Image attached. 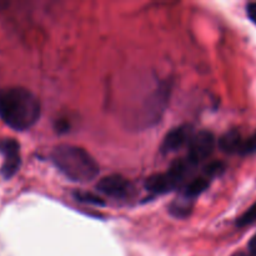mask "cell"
I'll use <instances>...</instances> for the list:
<instances>
[{"instance_id":"cell-4","label":"cell","mask_w":256,"mask_h":256,"mask_svg":"<svg viewBox=\"0 0 256 256\" xmlns=\"http://www.w3.org/2000/svg\"><path fill=\"white\" fill-rule=\"evenodd\" d=\"M98 190L102 194L112 199H128L134 194V186L128 179H125L122 175H109L105 176L98 182Z\"/></svg>"},{"instance_id":"cell-6","label":"cell","mask_w":256,"mask_h":256,"mask_svg":"<svg viewBox=\"0 0 256 256\" xmlns=\"http://www.w3.org/2000/svg\"><path fill=\"white\" fill-rule=\"evenodd\" d=\"M0 150L4 155V162L2 166V174L5 179H10L16 174L22 164V158H20V148L15 140L8 139L2 142Z\"/></svg>"},{"instance_id":"cell-7","label":"cell","mask_w":256,"mask_h":256,"mask_svg":"<svg viewBox=\"0 0 256 256\" xmlns=\"http://www.w3.org/2000/svg\"><path fill=\"white\" fill-rule=\"evenodd\" d=\"M192 136H194V132H192V128L190 125L178 126L175 129H172L170 132H168L166 136L162 140V144L160 149L165 154L176 152V150L182 149L185 145H189Z\"/></svg>"},{"instance_id":"cell-8","label":"cell","mask_w":256,"mask_h":256,"mask_svg":"<svg viewBox=\"0 0 256 256\" xmlns=\"http://www.w3.org/2000/svg\"><path fill=\"white\" fill-rule=\"evenodd\" d=\"M242 142H244V138L242 136L238 130H230L226 134H224L220 139L219 145L222 148V150H224L225 152H229V154H240L242 152Z\"/></svg>"},{"instance_id":"cell-19","label":"cell","mask_w":256,"mask_h":256,"mask_svg":"<svg viewBox=\"0 0 256 256\" xmlns=\"http://www.w3.org/2000/svg\"><path fill=\"white\" fill-rule=\"evenodd\" d=\"M249 254H250V252H249Z\"/></svg>"},{"instance_id":"cell-11","label":"cell","mask_w":256,"mask_h":256,"mask_svg":"<svg viewBox=\"0 0 256 256\" xmlns=\"http://www.w3.org/2000/svg\"><path fill=\"white\" fill-rule=\"evenodd\" d=\"M254 222H256V202L238 219L236 224L238 226H248V225H252Z\"/></svg>"},{"instance_id":"cell-13","label":"cell","mask_w":256,"mask_h":256,"mask_svg":"<svg viewBox=\"0 0 256 256\" xmlns=\"http://www.w3.org/2000/svg\"><path fill=\"white\" fill-rule=\"evenodd\" d=\"M75 198L80 202H89V204H95V205H104V202L99 199L98 196H95L94 194H90V192H76Z\"/></svg>"},{"instance_id":"cell-1","label":"cell","mask_w":256,"mask_h":256,"mask_svg":"<svg viewBox=\"0 0 256 256\" xmlns=\"http://www.w3.org/2000/svg\"><path fill=\"white\" fill-rule=\"evenodd\" d=\"M39 116L40 102L32 92L19 86L0 89V118L8 126L28 130Z\"/></svg>"},{"instance_id":"cell-14","label":"cell","mask_w":256,"mask_h":256,"mask_svg":"<svg viewBox=\"0 0 256 256\" xmlns=\"http://www.w3.org/2000/svg\"><path fill=\"white\" fill-rule=\"evenodd\" d=\"M246 12H248V16L250 18V20L256 24V2H250V4L246 6Z\"/></svg>"},{"instance_id":"cell-2","label":"cell","mask_w":256,"mask_h":256,"mask_svg":"<svg viewBox=\"0 0 256 256\" xmlns=\"http://www.w3.org/2000/svg\"><path fill=\"white\" fill-rule=\"evenodd\" d=\"M52 162L62 174L75 182H89L99 174L94 158L75 145H59L52 152Z\"/></svg>"},{"instance_id":"cell-12","label":"cell","mask_w":256,"mask_h":256,"mask_svg":"<svg viewBox=\"0 0 256 256\" xmlns=\"http://www.w3.org/2000/svg\"><path fill=\"white\" fill-rule=\"evenodd\" d=\"M224 170H225V165L222 164V162H212V164H209L208 166H205L204 174L205 176L212 179V178L218 176V175H220L222 172H224Z\"/></svg>"},{"instance_id":"cell-5","label":"cell","mask_w":256,"mask_h":256,"mask_svg":"<svg viewBox=\"0 0 256 256\" xmlns=\"http://www.w3.org/2000/svg\"><path fill=\"white\" fill-rule=\"evenodd\" d=\"M188 146H189L188 158L195 165H198L212 155V150L215 148V136L212 135V132H208V130H202L198 134H194Z\"/></svg>"},{"instance_id":"cell-18","label":"cell","mask_w":256,"mask_h":256,"mask_svg":"<svg viewBox=\"0 0 256 256\" xmlns=\"http://www.w3.org/2000/svg\"><path fill=\"white\" fill-rule=\"evenodd\" d=\"M0 146H2V144H0Z\"/></svg>"},{"instance_id":"cell-10","label":"cell","mask_w":256,"mask_h":256,"mask_svg":"<svg viewBox=\"0 0 256 256\" xmlns=\"http://www.w3.org/2000/svg\"><path fill=\"white\" fill-rule=\"evenodd\" d=\"M192 209V200L188 199L186 196L182 194V196L176 198L170 205L169 210L174 216L176 218H185L190 214Z\"/></svg>"},{"instance_id":"cell-16","label":"cell","mask_w":256,"mask_h":256,"mask_svg":"<svg viewBox=\"0 0 256 256\" xmlns=\"http://www.w3.org/2000/svg\"><path fill=\"white\" fill-rule=\"evenodd\" d=\"M8 6V2H0V10H2V9H5V8Z\"/></svg>"},{"instance_id":"cell-15","label":"cell","mask_w":256,"mask_h":256,"mask_svg":"<svg viewBox=\"0 0 256 256\" xmlns=\"http://www.w3.org/2000/svg\"><path fill=\"white\" fill-rule=\"evenodd\" d=\"M249 252L250 255L256 256V234L252 236V239L249 242Z\"/></svg>"},{"instance_id":"cell-9","label":"cell","mask_w":256,"mask_h":256,"mask_svg":"<svg viewBox=\"0 0 256 256\" xmlns=\"http://www.w3.org/2000/svg\"><path fill=\"white\" fill-rule=\"evenodd\" d=\"M209 184H210V179L208 176L198 178V179H194L192 182H190L189 184L185 186L184 192H182V195L186 196L188 199L194 200L195 198L199 196L200 194H202V192L208 189Z\"/></svg>"},{"instance_id":"cell-3","label":"cell","mask_w":256,"mask_h":256,"mask_svg":"<svg viewBox=\"0 0 256 256\" xmlns=\"http://www.w3.org/2000/svg\"><path fill=\"white\" fill-rule=\"evenodd\" d=\"M195 166L196 165L189 158L176 160L172 162L168 172L148 178L145 182V188L148 192H154V194H165V192H172L184 182L185 178L192 172Z\"/></svg>"},{"instance_id":"cell-17","label":"cell","mask_w":256,"mask_h":256,"mask_svg":"<svg viewBox=\"0 0 256 256\" xmlns=\"http://www.w3.org/2000/svg\"><path fill=\"white\" fill-rule=\"evenodd\" d=\"M232 256H252L250 254H246V252H236V254H234Z\"/></svg>"}]
</instances>
